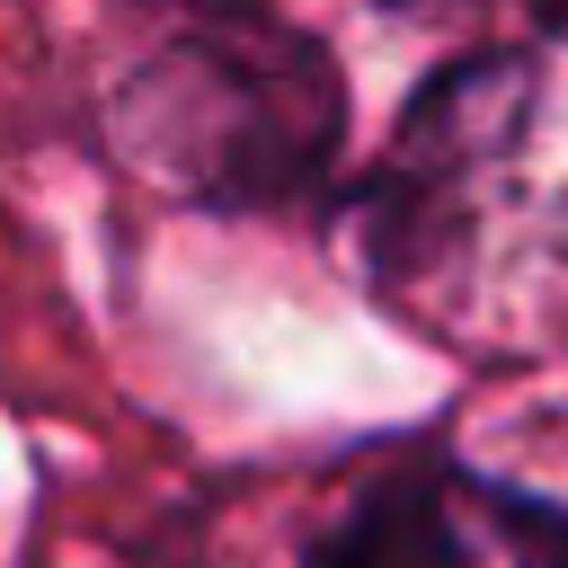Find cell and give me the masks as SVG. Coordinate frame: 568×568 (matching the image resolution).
Returning a JSON list of instances; mask_svg holds the SVG:
<instances>
[{"label": "cell", "instance_id": "cell-2", "mask_svg": "<svg viewBox=\"0 0 568 568\" xmlns=\"http://www.w3.org/2000/svg\"><path fill=\"white\" fill-rule=\"evenodd\" d=\"M106 133L195 204H275L328 169L346 89L266 0H151L115 53Z\"/></svg>", "mask_w": 568, "mask_h": 568}, {"label": "cell", "instance_id": "cell-3", "mask_svg": "<svg viewBox=\"0 0 568 568\" xmlns=\"http://www.w3.org/2000/svg\"><path fill=\"white\" fill-rule=\"evenodd\" d=\"M302 568H568V506L453 453H408L320 524Z\"/></svg>", "mask_w": 568, "mask_h": 568}, {"label": "cell", "instance_id": "cell-4", "mask_svg": "<svg viewBox=\"0 0 568 568\" xmlns=\"http://www.w3.org/2000/svg\"><path fill=\"white\" fill-rule=\"evenodd\" d=\"M541 9H559V18H568V0H541Z\"/></svg>", "mask_w": 568, "mask_h": 568}, {"label": "cell", "instance_id": "cell-1", "mask_svg": "<svg viewBox=\"0 0 568 568\" xmlns=\"http://www.w3.org/2000/svg\"><path fill=\"white\" fill-rule=\"evenodd\" d=\"M364 266L444 346H568V44H488L408 98L364 178Z\"/></svg>", "mask_w": 568, "mask_h": 568}]
</instances>
